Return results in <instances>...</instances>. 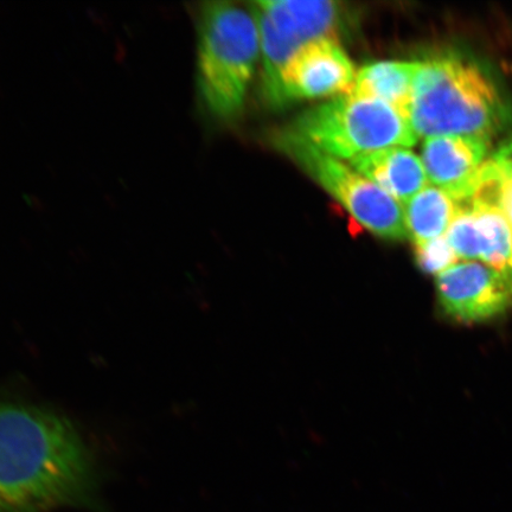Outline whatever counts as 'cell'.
Instances as JSON below:
<instances>
[{"label": "cell", "mask_w": 512, "mask_h": 512, "mask_svg": "<svg viewBox=\"0 0 512 512\" xmlns=\"http://www.w3.org/2000/svg\"><path fill=\"white\" fill-rule=\"evenodd\" d=\"M91 448L72 421L46 407L0 400V512H47L87 503Z\"/></svg>", "instance_id": "obj_1"}, {"label": "cell", "mask_w": 512, "mask_h": 512, "mask_svg": "<svg viewBox=\"0 0 512 512\" xmlns=\"http://www.w3.org/2000/svg\"><path fill=\"white\" fill-rule=\"evenodd\" d=\"M509 117L495 82L475 62L457 55L420 61L409 117L416 136L492 140Z\"/></svg>", "instance_id": "obj_2"}, {"label": "cell", "mask_w": 512, "mask_h": 512, "mask_svg": "<svg viewBox=\"0 0 512 512\" xmlns=\"http://www.w3.org/2000/svg\"><path fill=\"white\" fill-rule=\"evenodd\" d=\"M197 88L211 117L229 123L245 108L260 53L259 25L235 2H207L197 16Z\"/></svg>", "instance_id": "obj_3"}, {"label": "cell", "mask_w": 512, "mask_h": 512, "mask_svg": "<svg viewBox=\"0 0 512 512\" xmlns=\"http://www.w3.org/2000/svg\"><path fill=\"white\" fill-rule=\"evenodd\" d=\"M319 150L352 160L418 142L411 120L384 102L345 95L309 108L287 127Z\"/></svg>", "instance_id": "obj_4"}, {"label": "cell", "mask_w": 512, "mask_h": 512, "mask_svg": "<svg viewBox=\"0 0 512 512\" xmlns=\"http://www.w3.org/2000/svg\"><path fill=\"white\" fill-rule=\"evenodd\" d=\"M273 143L371 234L389 241L408 238L405 209L360 172L287 127L274 134Z\"/></svg>", "instance_id": "obj_5"}, {"label": "cell", "mask_w": 512, "mask_h": 512, "mask_svg": "<svg viewBox=\"0 0 512 512\" xmlns=\"http://www.w3.org/2000/svg\"><path fill=\"white\" fill-rule=\"evenodd\" d=\"M437 291L447 315L464 323L482 322L512 305V280L477 262L456 264L440 273Z\"/></svg>", "instance_id": "obj_6"}, {"label": "cell", "mask_w": 512, "mask_h": 512, "mask_svg": "<svg viewBox=\"0 0 512 512\" xmlns=\"http://www.w3.org/2000/svg\"><path fill=\"white\" fill-rule=\"evenodd\" d=\"M355 79L354 63L341 44L329 40L306 44L288 63L283 75L291 104L299 100L348 95Z\"/></svg>", "instance_id": "obj_7"}, {"label": "cell", "mask_w": 512, "mask_h": 512, "mask_svg": "<svg viewBox=\"0 0 512 512\" xmlns=\"http://www.w3.org/2000/svg\"><path fill=\"white\" fill-rule=\"evenodd\" d=\"M253 4L300 48L319 40L339 43L349 36L357 21L355 11L341 2L266 0Z\"/></svg>", "instance_id": "obj_8"}, {"label": "cell", "mask_w": 512, "mask_h": 512, "mask_svg": "<svg viewBox=\"0 0 512 512\" xmlns=\"http://www.w3.org/2000/svg\"><path fill=\"white\" fill-rule=\"evenodd\" d=\"M491 140L478 137L426 138L421 149L428 179L458 204L470 196L473 182L489 157Z\"/></svg>", "instance_id": "obj_9"}, {"label": "cell", "mask_w": 512, "mask_h": 512, "mask_svg": "<svg viewBox=\"0 0 512 512\" xmlns=\"http://www.w3.org/2000/svg\"><path fill=\"white\" fill-rule=\"evenodd\" d=\"M350 163L401 206H407L430 181L422 160L406 147H388L358 156Z\"/></svg>", "instance_id": "obj_10"}, {"label": "cell", "mask_w": 512, "mask_h": 512, "mask_svg": "<svg viewBox=\"0 0 512 512\" xmlns=\"http://www.w3.org/2000/svg\"><path fill=\"white\" fill-rule=\"evenodd\" d=\"M419 67L420 61H381L366 64L356 74L348 95L382 101L409 119L414 80Z\"/></svg>", "instance_id": "obj_11"}, {"label": "cell", "mask_w": 512, "mask_h": 512, "mask_svg": "<svg viewBox=\"0 0 512 512\" xmlns=\"http://www.w3.org/2000/svg\"><path fill=\"white\" fill-rule=\"evenodd\" d=\"M459 210L458 203L437 187H426L405 209L408 238L414 245L441 238Z\"/></svg>", "instance_id": "obj_12"}, {"label": "cell", "mask_w": 512, "mask_h": 512, "mask_svg": "<svg viewBox=\"0 0 512 512\" xmlns=\"http://www.w3.org/2000/svg\"><path fill=\"white\" fill-rule=\"evenodd\" d=\"M414 246L416 262L421 270L428 274L439 275L457 264L458 256L454 253L446 236Z\"/></svg>", "instance_id": "obj_13"}, {"label": "cell", "mask_w": 512, "mask_h": 512, "mask_svg": "<svg viewBox=\"0 0 512 512\" xmlns=\"http://www.w3.org/2000/svg\"><path fill=\"white\" fill-rule=\"evenodd\" d=\"M491 158L494 159L499 174H501L499 208L507 216L512 227V136L498 146Z\"/></svg>", "instance_id": "obj_14"}]
</instances>
